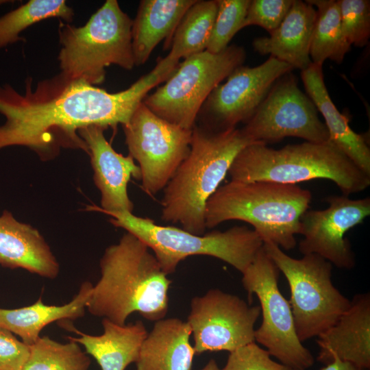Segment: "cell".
I'll list each match as a JSON object with an SVG mask.
<instances>
[{"label": "cell", "instance_id": "5bb4252c", "mask_svg": "<svg viewBox=\"0 0 370 370\" xmlns=\"http://www.w3.org/2000/svg\"><path fill=\"white\" fill-rule=\"evenodd\" d=\"M293 69L271 56L259 66H238L204 103L197 116L200 125L214 132L236 128L251 116L275 81Z\"/></svg>", "mask_w": 370, "mask_h": 370}, {"label": "cell", "instance_id": "4dcf8cb0", "mask_svg": "<svg viewBox=\"0 0 370 370\" xmlns=\"http://www.w3.org/2000/svg\"><path fill=\"white\" fill-rule=\"evenodd\" d=\"M221 370H293L274 361L269 352L255 342L230 352L225 365Z\"/></svg>", "mask_w": 370, "mask_h": 370}, {"label": "cell", "instance_id": "6da1fadb", "mask_svg": "<svg viewBox=\"0 0 370 370\" xmlns=\"http://www.w3.org/2000/svg\"><path fill=\"white\" fill-rule=\"evenodd\" d=\"M170 74L165 64L157 62L128 88L114 93L61 73L40 82L35 90L28 80L24 94L9 84L0 86V113L5 119L0 125V149L27 147L42 160L56 157L62 147L88 154L80 129L126 124L148 92Z\"/></svg>", "mask_w": 370, "mask_h": 370}, {"label": "cell", "instance_id": "e575fe53", "mask_svg": "<svg viewBox=\"0 0 370 370\" xmlns=\"http://www.w3.org/2000/svg\"><path fill=\"white\" fill-rule=\"evenodd\" d=\"M201 370H221V369L219 367L215 360L211 359Z\"/></svg>", "mask_w": 370, "mask_h": 370}, {"label": "cell", "instance_id": "484cf974", "mask_svg": "<svg viewBox=\"0 0 370 370\" xmlns=\"http://www.w3.org/2000/svg\"><path fill=\"white\" fill-rule=\"evenodd\" d=\"M217 12V0H196L178 24L168 56L180 60L205 51Z\"/></svg>", "mask_w": 370, "mask_h": 370}, {"label": "cell", "instance_id": "836d02e7", "mask_svg": "<svg viewBox=\"0 0 370 370\" xmlns=\"http://www.w3.org/2000/svg\"><path fill=\"white\" fill-rule=\"evenodd\" d=\"M320 370H364L354 365L342 361L339 359H334L330 363L324 365Z\"/></svg>", "mask_w": 370, "mask_h": 370}, {"label": "cell", "instance_id": "7402d4cb", "mask_svg": "<svg viewBox=\"0 0 370 370\" xmlns=\"http://www.w3.org/2000/svg\"><path fill=\"white\" fill-rule=\"evenodd\" d=\"M191 334L187 321L178 318L156 321L142 344L136 370H191L195 354Z\"/></svg>", "mask_w": 370, "mask_h": 370}, {"label": "cell", "instance_id": "cb8c5ba5", "mask_svg": "<svg viewBox=\"0 0 370 370\" xmlns=\"http://www.w3.org/2000/svg\"><path fill=\"white\" fill-rule=\"evenodd\" d=\"M92 286L90 282H83L73 299L62 306L46 305L40 296L27 306L0 308V328L18 335L23 342L31 345L40 337L41 331L47 325L83 317Z\"/></svg>", "mask_w": 370, "mask_h": 370}, {"label": "cell", "instance_id": "f546056e", "mask_svg": "<svg viewBox=\"0 0 370 370\" xmlns=\"http://www.w3.org/2000/svg\"><path fill=\"white\" fill-rule=\"evenodd\" d=\"M343 35L350 45L363 47L370 36V1L369 0L336 1Z\"/></svg>", "mask_w": 370, "mask_h": 370}, {"label": "cell", "instance_id": "ba28073f", "mask_svg": "<svg viewBox=\"0 0 370 370\" xmlns=\"http://www.w3.org/2000/svg\"><path fill=\"white\" fill-rule=\"evenodd\" d=\"M263 247L288 283L296 334L303 343L333 325L350 301L332 282V264L314 254L292 258L272 243Z\"/></svg>", "mask_w": 370, "mask_h": 370}, {"label": "cell", "instance_id": "8992f818", "mask_svg": "<svg viewBox=\"0 0 370 370\" xmlns=\"http://www.w3.org/2000/svg\"><path fill=\"white\" fill-rule=\"evenodd\" d=\"M106 214L111 224L133 234L153 251L166 275L175 272L185 258L196 255L217 258L243 273L263 246L258 234L245 225L197 235L182 228L157 225L132 212Z\"/></svg>", "mask_w": 370, "mask_h": 370}, {"label": "cell", "instance_id": "30bf717a", "mask_svg": "<svg viewBox=\"0 0 370 370\" xmlns=\"http://www.w3.org/2000/svg\"><path fill=\"white\" fill-rule=\"evenodd\" d=\"M279 272L262 246L242 273L244 288L260 304L262 319L255 330V341L293 370H308L314 358L297 337L290 304L278 287Z\"/></svg>", "mask_w": 370, "mask_h": 370}, {"label": "cell", "instance_id": "4fadbf2b", "mask_svg": "<svg viewBox=\"0 0 370 370\" xmlns=\"http://www.w3.org/2000/svg\"><path fill=\"white\" fill-rule=\"evenodd\" d=\"M259 306H250L238 296L210 289L190 302L187 323L193 336L195 354L227 351L255 342Z\"/></svg>", "mask_w": 370, "mask_h": 370}, {"label": "cell", "instance_id": "4316f807", "mask_svg": "<svg viewBox=\"0 0 370 370\" xmlns=\"http://www.w3.org/2000/svg\"><path fill=\"white\" fill-rule=\"evenodd\" d=\"M73 16L64 0H30L0 17V49L20 41V34L36 23L55 17L69 23Z\"/></svg>", "mask_w": 370, "mask_h": 370}, {"label": "cell", "instance_id": "277c9868", "mask_svg": "<svg viewBox=\"0 0 370 370\" xmlns=\"http://www.w3.org/2000/svg\"><path fill=\"white\" fill-rule=\"evenodd\" d=\"M311 199V193L297 184L230 180L208 200L206 227L230 220L245 221L253 226L263 243L290 250L296 245L300 218Z\"/></svg>", "mask_w": 370, "mask_h": 370}, {"label": "cell", "instance_id": "44dd1931", "mask_svg": "<svg viewBox=\"0 0 370 370\" xmlns=\"http://www.w3.org/2000/svg\"><path fill=\"white\" fill-rule=\"evenodd\" d=\"M196 0H143L132 27L135 66L144 64L162 40L169 49L182 18Z\"/></svg>", "mask_w": 370, "mask_h": 370}, {"label": "cell", "instance_id": "1f68e13d", "mask_svg": "<svg viewBox=\"0 0 370 370\" xmlns=\"http://www.w3.org/2000/svg\"><path fill=\"white\" fill-rule=\"evenodd\" d=\"M293 2V0L251 1L243 28L249 25H258L271 33L281 24Z\"/></svg>", "mask_w": 370, "mask_h": 370}, {"label": "cell", "instance_id": "d6986e66", "mask_svg": "<svg viewBox=\"0 0 370 370\" xmlns=\"http://www.w3.org/2000/svg\"><path fill=\"white\" fill-rule=\"evenodd\" d=\"M317 11L306 1L293 0V4L279 27L269 37L253 41L254 50L270 54L279 60L301 71L312 63L310 47Z\"/></svg>", "mask_w": 370, "mask_h": 370}, {"label": "cell", "instance_id": "e0dca14e", "mask_svg": "<svg viewBox=\"0 0 370 370\" xmlns=\"http://www.w3.org/2000/svg\"><path fill=\"white\" fill-rule=\"evenodd\" d=\"M317 360L326 365L334 359L364 370L370 369V295H354L337 321L317 336Z\"/></svg>", "mask_w": 370, "mask_h": 370}, {"label": "cell", "instance_id": "d4e9b609", "mask_svg": "<svg viewBox=\"0 0 370 370\" xmlns=\"http://www.w3.org/2000/svg\"><path fill=\"white\" fill-rule=\"evenodd\" d=\"M317 8L316 20L310 47L312 63L323 65L330 59L341 64L351 45L345 38L341 21L339 8L334 0L306 1Z\"/></svg>", "mask_w": 370, "mask_h": 370}, {"label": "cell", "instance_id": "603a6c76", "mask_svg": "<svg viewBox=\"0 0 370 370\" xmlns=\"http://www.w3.org/2000/svg\"><path fill=\"white\" fill-rule=\"evenodd\" d=\"M102 325L103 333L101 335H90L73 328L79 336L68 338L82 345L101 370H125L129 365L136 362L148 334L143 323L136 321L119 325L103 319Z\"/></svg>", "mask_w": 370, "mask_h": 370}, {"label": "cell", "instance_id": "7c38bea8", "mask_svg": "<svg viewBox=\"0 0 370 370\" xmlns=\"http://www.w3.org/2000/svg\"><path fill=\"white\" fill-rule=\"evenodd\" d=\"M241 130L251 142L265 145L288 136L316 143L330 140L316 106L291 72L275 81Z\"/></svg>", "mask_w": 370, "mask_h": 370}, {"label": "cell", "instance_id": "ffe728a7", "mask_svg": "<svg viewBox=\"0 0 370 370\" xmlns=\"http://www.w3.org/2000/svg\"><path fill=\"white\" fill-rule=\"evenodd\" d=\"M322 66L312 62L301 71L305 89L324 118L330 140L370 176V149L367 140L352 130L349 125V118L341 114L333 103L325 85Z\"/></svg>", "mask_w": 370, "mask_h": 370}, {"label": "cell", "instance_id": "f1b7e54d", "mask_svg": "<svg viewBox=\"0 0 370 370\" xmlns=\"http://www.w3.org/2000/svg\"><path fill=\"white\" fill-rule=\"evenodd\" d=\"M217 12L206 51L218 53L243 29L251 0H217Z\"/></svg>", "mask_w": 370, "mask_h": 370}, {"label": "cell", "instance_id": "7a4b0ae2", "mask_svg": "<svg viewBox=\"0 0 370 370\" xmlns=\"http://www.w3.org/2000/svg\"><path fill=\"white\" fill-rule=\"evenodd\" d=\"M99 265L101 277L86 305L91 314L119 325L134 312L149 321L164 318L171 281L144 243L126 232L106 248Z\"/></svg>", "mask_w": 370, "mask_h": 370}, {"label": "cell", "instance_id": "5b68a950", "mask_svg": "<svg viewBox=\"0 0 370 370\" xmlns=\"http://www.w3.org/2000/svg\"><path fill=\"white\" fill-rule=\"evenodd\" d=\"M228 173L231 180L281 184L316 179L334 182L343 195L365 190L370 176L362 172L331 140L288 145L275 149L262 143L246 146L234 158Z\"/></svg>", "mask_w": 370, "mask_h": 370}, {"label": "cell", "instance_id": "d590c367", "mask_svg": "<svg viewBox=\"0 0 370 370\" xmlns=\"http://www.w3.org/2000/svg\"><path fill=\"white\" fill-rule=\"evenodd\" d=\"M9 2H13V1L0 0V5H3L4 3H8Z\"/></svg>", "mask_w": 370, "mask_h": 370}, {"label": "cell", "instance_id": "3957f363", "mask_svg": "<svg viewBox=\"0 0 370 370\" xmlns=\"http://www.w3.org/2000/svg\"><path fill=\"white\" fill-rule=\"evenodd\" d=\"M253 143H256L241 129L214 132L195 125L189 153L164 188L162 219L179 223L192 234H204L208 200L228 173L237 154Z\"/></svg>", "mask_w": 370, "mask_h": 370}, {"label": "cell", "instance_id": "83f0119b", "mask_svg": "<svg viewBox=\"0 0 370 370\" xmlns=\"http://www.w3.org/2000/svg\"><path fill=\"white\" fill-rule=\"evenodd\" d=\"M90 359L79 344L69 340L62 343L49 336H40L30 345L23 370H88Z\"/></svg>", "mask_w": 370, "mask_h": 370}, {"label": "cell", "instance_id": "9a60e30c", "mask_svg": "<svg viewBox=\"0 0 370 370\" xmlns=\"http://www.w3.org/2000/svg\"><path fill=\"white\" fill-rule=\"evenodd\" d=\"M324 210H307L300 218L299 243L303 254L320 256L339 269H351L355 255L345 233L362 223L370 214V199H352L348 196H330Z\"/></svg>", "mask_w": 370, "mask_h": 370}, {"label": "cell", "instance_id": "2e32d148", "mask_svg": "<svg viewBox=\"0 0 370 370\" xmlns=\"http://www.w3.org/2000/svg\"><path fill=\"white\" fill-rule=\"evenodd\" d=\"M106 128L90 125L78 134L86 143L94 172L95 184L101 194V206L90 210L108 212H132L134 204L127 193L132 177L140 180V168L130 155L117 153L104 136Z\"/></svg>", "mask_w": 370, "mask_h": 370}, {"label": "cell", "instance_id": "9c48e42d", "mask_svg": "<svg viewBox=\"0 0 370 370\" xmlns=\"http://www.w3.org/2000/svg\"><path fill=\"white\" fill-rule=\"evenodd\" d=\"M245 58L244 48L235 45L218 53L205 50L193 55L180 62L164 84L143 101L159 117L192 130L211 92Z\"/></svg>", "mask_w": 370, "mask_h": 370}, {"label": "cell", "instance_id": "52a82bcc", "mask_svg": "<svg viewBox=\"0 0 370 370\" xmlns=\"http://www.w3.org/2000/svg\"><path fill=\"white\" fill-rule=\"evenodd\" d=\"M132 23L116 0L106 1L82 27L60 22L62 47L58 58L61 73L95 86L104 81L106 66L132 70L135 66Z\"/></svg>", "mask_w": 370, "mask_h": 370}, {"label": "cell", "instance_id": "8fae6325", "mask_svg": "<svg viewBox=\"0 0 370 370\" xmlns=\"http://www.w3.org/2000/svg\"><path fill=\"white\" fill-rule=\"evenodd\" d=\"M122 127L128 155L140 168L142 189L153 197L165 188L188 155L193 129L159 117L143 101Z\"/></svg>", "mask_w": 370, "mask_h": 370}, {"label": "cell", "instance_id": "d6a6232c", "mask_svg": "<svg viewBox=\"0 0 370 370\" xmlns=\"http://www.w3.org/2000/svg\"><path fill=\"white\" fill-rule=\"evenodd\" d=\"M29 353L30 345L0 328V370H23Z\"/></svg>", "mask_w": 370, "mask_h": 370}, {"label": "cell", "instance_id": "ac0fdd59", "mask_svg": "<svg viewBox=\"0 0 370 370\" xmlns=\"http://www.w3.org/2000/svg\"><path fill=\"white\" fill-rule=\"evenodd\" d=\"M0 264L48 279H55L60 272L56 258L38 230L17 221L8 210L0 216Z\"/></svg>", "mask_w": 370, "mask_h": 370}]
</instances>
